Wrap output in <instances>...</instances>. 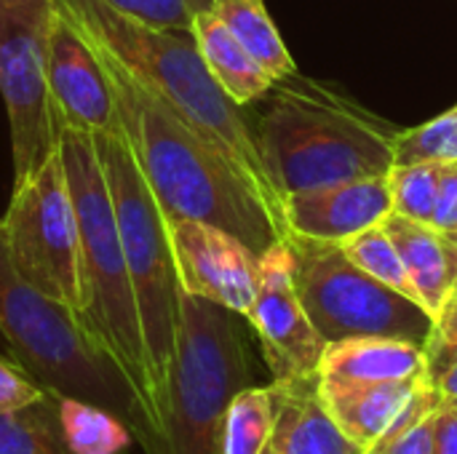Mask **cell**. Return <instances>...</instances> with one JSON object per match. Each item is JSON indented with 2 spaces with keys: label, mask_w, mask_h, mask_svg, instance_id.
<instances>
[{
  "label": "cell",
  "mask_w": 457,
  "mask_h": 454,
  "mask_svg": "<svg viewBox=\"0 0 457 454\" xmlns=\"http://www.w3.org/2000/svg\"><path fill=\"white\" fill-rule=\"evenodd\" d=\"M96 51L112 80L120 134L163 214L217 225L241 238L254 254L278 244L287 235L284 222L233 163L110 54Z\"/></svg>",
  "instance_id": "cell-1"
},
{
  "label": "cell",
  "mask_w": 457,
  "mask_h": 454,
  "mask_svg": "<svg viewBox=\"0 0 457 454\" xmlns=\"http://www.w3.org/2000/svg\"><path fill=\"white\" fill-rule=\"evenodd\" d=\"M56 5L96 48L110 54L195 134L222 153L284 222L281 195L268 177L257 134L246 123L244 107L236 104L209 72L190 32L153 29L115 11L104 0H56Z\"/></svg>",
  "instance_id": "cell-2"
},
{
  "label": "cell",
  "mask_w": 457,
  "mask_h": 454,
  "mask_svg": "<svg viewBox=\"0 0 457 454\" xmlns=\"http://www.w3.org/2000/svg\"><path fill=\"white\" fill-rule=\"evenodd\" d=\"M254 134L268 177L284 201L303 190L386 177L394 169L399 131L337 91L300 80L295 72L270 88Z\"/></svg>",
  "instance_id": "cell-3"
},
{
  "label": "cell",
  "mask_w": 457,
  "mask_h": 454,
  "mask_svg": "<svg viewBox=\"0 0 457 454\" xmlns=\"http://www.w3.org/2000/svg\"><path fill=\"white\" fill-rule=\"evenodd\" d=\"M59 150L67 169L78 225H80L83 284H86L80 321L91 334V340L96 343V348L115 364V369L137 393L153 428V444L145 452L150 454L158 444V415L153 407L139 308H137V294L120 244L112 193L94 136L80 131H62Z\"/></svg>",
  "instance_id": "cell-4"
},
{
  "label": "cell",
  "mask_w": 457,
  "mask_h": 454,
  "mask_svg": "<svg viewBox=\"0 0 457 454\" xmlns=\"http://www.w3.org/2000/svg\"><path fill=\"white\" fill-rule=\"evenodd\" d=\"M0 337L19 361L51 393L99 404L123 417L142 452L153 444L150 420L115 369L96 348L80 316L35 289L11 262L0 227Z\"/></svg>",
  "instance_id": "cell-5"
},
{
  "label": "cell",
  "mask_w": 457,
  "mask_h": 454,
  "mask_svg": "<svg viewBox=\"0 0 457 454\" xmlns=\"http://www.w3.org/2000/svg\"><path fill=\"white\" fill-rule=\"evenodd\" d=\"M238 313L179 292L177 351L150 454H222V423L233 396L249 388V356Z\"/></svg>",
  "instance_id": "cell-6"
},
{
  "label": "cell",
  "mask_w": 457,
  "mask_h": 454,
  "mask_svg": "<svg viewBox=\"0 0 457 454\" xmlns=\"http://www.w3.org/2000/svg\"><path fill=\"white\" fill-rule=\"evenodd\" d=\"M94 142L112 193L120 244L137 294L147 369H150L153 407L158 415V436H161V409H163L169 372L177 351L179 292H182L174 268L166 214L158 206L145 174L139 171L123 134L94 136Z\"/></svg>",
  "instance_id": "cell-7"
},
{
  "label": "cell",
  "mask_w": 457,
  "mask_h": 454,
  "mask_svg": "<svg viewBox=\"0 0 457 454\" xmlns=\"http://www.w3.org/2000/svg\"><path fill=\"white\" fill-rule=\"evenodd\" d=\"M295 254V281L303 305L324 337H396L428 351L436 321L415 300L364 273L337 241L284 235Z\"/></svg>",
  "instance_id": "cell-8"
},
{
  "label": "cell",
  "mask_w": 457,
  "mask_h": 454,
  "mask_svg": "<svg viewBox=\"0 0 457 454\" xmlns=\"http://www.w3.org/2000/svg\"><path fill=\"white\" fill-rule=\"evenodd\" d=\"M0 227L13 268L46 297L80 316L86 300L83 246L62 150L32 179L13 187Z\"/></svg>",
  "instance_id": "cell-9"
},
{
  "label": "cell",
  "mask_w": 457,
  "mask_h": 454,
  "mask_svg": "<svg viewBox=\"0 0 457 454\" xmlns=\"http://www.w3.org/2000/svg\"><path fill=\"white\" fill-rule=\"evenodd\" d=\"M56 0H0V94L13 147V187L59 153L62 131L48 94V37Z\"/></svg>",
  "instance_id": "cell-10"
},
{
  "label": "cell",
  "mask_w": 457,
  "mask_h": 454,
  "mask_svg": "<svg viewBox=\"0 0 457 454\" xmlns=\"http://www.w3.org/2000/svg\"><path fill=\"white\" fill-rule=\"evenodd\" d=\"M265 364L276 383L311 380L319 375L324 337L316 332L295 281V254L281 238L260 254L257 294L246 313Z\"/></svg>",
  "instance_id": "cell-11"
},
{
  "label": "cell",
  "mask_w": 457,
  "mask_h": 454,
  "mask_svg": "<svg viewBox=\"0 0 457 454\" xmlns=\"http://www.w3.org/2000/svg\"><path fill=\"white\" fill-rule=\"evenodd\" d=\"M48 94L59 131L120 134L118 102L102 54L59 5L48 37Z\"/></svg>",
  "instance_id": "cell-12"
},
{
  "label": "cell",
  "mask_w": 457,
  "mask_h": 454,
  "mask_svg": "<svg viewBox=\"0 0 457 454\" xmlns=\"http://www.w3.org/2000/svg\"><path fill=\"white\" fill-rule=\"evenodd\" d=\"M179 289L212 300L246 318L260 278V254L233 233L190 219L166 217Z\"/></svg>",
  "instance_id": "cell-13"
},
{
  "label": "cell",
  "mask_w": 457,
  "mask_h": 454,
  "mask_svg": "<svg viewBox=\"0 0 457 454\" xmlns=\"http://www.w3.org/2000/svg\"><path fill=\"white\" fill-rule=\"evenodd\" d=\"M281 209L287 233L340 244L380 225L394 211V198L386 174L292 193L281 201Z\"/></svg>",
  "instance_id": "cell-14"
},
{
  "label": "cell",
  "mask_w": 457,
  "mask_h": 454,
  "mask_svg": "<svg viewBox=\"0 0 457 454\" xmlns=\"http://www.w3.org/2000/svg\"><path fill=\"white\" fill-rule=\"evenodd\" d=\"M431 375L391 383H324L316 377L319 396L335 423L364 450H372L428 388Z\"/></svg>",
  "instance_id": "cell-15"
},
{
  "label": "cell",
  "mask_w": 457,
  "mask_h": 454,
  "mask_svg": "<svg viewBox=\"0 0 457 454\" xmlns=\"http://www.w3.org/2000/svg\"><path fill=\"white\" fill-rule=\"evenodd\" d=\"M383 230L399 249L418 302L436 321L457 289V241L434 225L412 222L394 211L383 219Z\"/></svg>",
  "instance_id": "cell-16"
},
{
  "label": "cell",
  "mask_w": 457,
  "mask_h": 454,
  "mask_svg": "<svg viewBox=\"0 0 457 454\" xmlns=\"http://www.w3.org/2000/svg\"><path fill=\"white\" fill-rule=\"evenodd\" d=\"M276 431L273 454H367L324 407L316 377L276 383Z\"/></svg>",
  "instance_id": "cell-17"
},
{
  "label": "cell",
  "mask_w": 457,
  "mask_h": 454,
  "mask_svg": "<svg viewBox=\"0 0 457 454\" xmlns=\"http://www.w3.org/2000/svg\"><path fill=\"white\" fill-rule=\"evenodd\" d=\"M423 375H431L423 345L396 337H351L327 343L316 377L324 383H391Z\"/></svg>",
  "instance_id": "cell-18"
},
{
  "label": "cell",
  "mask_w": 457,
  "mask_h": 454,
  "mask_svg": "<svg viewBox=\"0 0 457 454\" xmlns=\"http://www.w3.org/2000/svg\"><path fill=\"white\" fill-rule=\"evenodd\" d=\"M190 35L209 72L236 104H252L260 96L270 94V88L276 86L265 67L236 40V35L212 8L195 13Z\"/></svg>",
  "instance_id": "cell-19"
},
{
  "label": "cell",
  "mask_w": 457,
  "mask_h": 454,
  "mask_svg": "<svg viewBox=\"0 0 457 454\" xmlns=\"http://www.w3.org/2000/svg\"><path fill=\"white\" fill-rule=\"evenodd\" d=\"M56 420L72 454H129L137 444L131 425L115 412L56 393Z\"/></svg>",
  "instance_id": "cell-20"
},
{
  "label": "cell",
  "mask_w": 457,
  "mask_h": 454,
  "mask_svg": "<svg viewBox=\"0 0 457 454\" xmlns=\"http://www.w3.org/2000/svg\"><path fill=\"white\" fill-rule=\"evenodd\" d=\"M212 11L225 21L236 40L265 67L273 80H284L297 72L295 59L262 0H212Z\"/></svg>",
  "instance_id": "cell-21"
},
{
  "label": "cell",
  "mask_w": 457,
  "mask_h": 454,
  "mask_svg": "<svg viewBox=\"0 0 457 454\" xmlns=\"http://www.w3.org/2000/svg\"><path fill=\"white\" fill-rule=\"evenodd\" d=\"M276 431V385L238 391L225 412L222 454H262Z\"/></svg>",
  "instance_id": "cell-22"
},
{
  "label": "cell",
  "mask_w": 457,
  "mask_h": 454,
  "mask_svg": "<svg viewBox=\"0 0 457 454\" xmlns=\"http://www.w3.org/2000/svg\"><path fill=\"white\" fill-rule=\"evenodd\" d=\"M0 454H72L59 431L56 393L48 391L32 407L0 415Z\"/></svg>",
  "instance_id": "cell-23"
},
{
  "label": "cell",
  "mask_w": 457,
  "mask_h": 454,
  "mask_svg": "<svg viewBox=\"0 0 457 454\" xmlns=\"http://www.w3.org/2000/svg\"><path fill=\"white\" fill-rule=\"evenodd\" d=\"M343 252L364 270L370 273L372 278H378L380 284H386L388 289L410 297L418 302V294H415V286L407 276V268L399 257V249L394 246V241L388 238V233L383 230V222L380 225H372L345 241H340ZM420 305V302H418Z\"/></svg>",
  "instance_id": "cell-24"
},
{
  "label": "cell",
  "mask_w": 457,
  "mask_h": 454,
  "mask_svg": "<svg viewBox=\"0 0 457 454\" xmlns=\"http://www.w3.org/2000/svg\"><path fill=\"white\" fill-rule=\"evenodd\" d=\"M445 163L457 161V107L445 115L396 134L394 142V166L410 163Z\"/></svg>",
  "instance_id": "cell-25"
},
{
  "label": "cell",
  "mask_w": 457,
  "mask_h": 454,
  "mask_svg": "<svg viewBox=\"0 0 457 454\" xmlns=\"http://www.w3.org/2000/svg\"><path fill=\"white\" fill-rule=\"evenodd\" d=\"M394 214L407 217L412 222L434 225L436 211V187H439V163H410L394 166L388 171Z\"/></svg>",
  "instance_id": "cell-26"
},
{
  "label": "cell",
  "mask_w": 457,
  "mask_h": 454,
  "mask_svg": "<svg viewBox=\"0 0 457 454\" xmlns=\"http://www.w3.org/2000/svg\"><path fill=\"white\" fill-rule=\"evenodd\" d=\"M436 407H439V396L431 380L428 388L404 412V417L372 450H367V454H434Z\"/></svg>",
  "instance_id": "cell-27"
},
{
  "label": "cell",
  "mask_w": 457,
  "mask_h": 454,
  "mask_svg": "<svg viewBox=\"0 0 457 454\" xmlns=\"http://www.w3.org/2000/svg\"><path fill=\"white\" fill-rule=\"evenodd\" d=\"M115 11L153 29L190 32L198 11L212 8V0H104Z\"/></svg>",
  "instance_id": "cell-28"
},
{
  "label": "cell",
  "mask_w": 457,
  "mask_h": 454,
  "mask_svg": "<svg viewBox=\"0 0 457 454\" xmlns=\"http://www.w3.org/2000/svg\"><path fill=\"white\" fill-rule=\"evenodd\" d=\"M46 393H48V388L43 383H37L19 361L0 356V415L32 407Z\"/></svg>",
  "instance_id": "cell-29"
},
{
  "label": "cell",
  "mask_w": 457,
  "mask_h": 454,
  "mask_svg": "<svg viewBox=\"0 0 457 454\" xmlns=\"http://www.w3.org/2000/svg\"><path fill=\"white\" fill-rule=\"evenodd\" d=\"M434 227H439L445 233H457V161L439 163Z\"/></svg>",
  "instance_id": "cell-30"
},
{
  "label": "cell",
  "mask_w": 457,
  "mask_h": 454,
  "mask_svg": "<svg viewBox=\"0 0 457 454\" xmlns=\"http://www.w3.org/2000/svg\"><path fill=\"white\" fill-rule=\"evenodd\" d=\"M457 353V292L436 318L434 337L428 343V372Z\"/></svg>",
  "instance_id": "cell-31"
},
{
  "label": "cell",
  "mask_w": 457,
  "mask_h": 454,
  "mask_svg": "<svg viewBox=\"0 0 457 454\" xmlns=\"http://www.w3.org/2000/svg\"><path fill=\"white\" fill-rule=\"evenodd\" d=\"M434 454H457V404L439 401L434 415Z\"/></svg>",
  "instance_id": "cell-32"
},
{
  "label": "cell",
  "mask_w": 457,
  "mask_h": 454,
  "mask_svg": "<svg viewBox=\"0 0 457 454\" xmlns=\"http://www.w3.org/2000/svg\"><path fill=\"white\" fill-rule=\"evenodd\" d=\"M431 380H434L439 401H455L457 404V353L431 369Z\"/></svg>",
  "instance_id": "cell-33"
},
{
  "label": "cell",
  "mask_w": 457,
  "mask_h": 454,
  "mask_svg": "<svg viewBox=\"0 0 457 454\" xmlns=\"http://www.w3.org/2000/svg\"><path fill=\"white\" fill-rule=\"evenodd\" d=\"M262 454H273V447L268 444V447H265V452H262Z\"/></svg>",
  "instance_id": "cell-34"
},
{
  "label": "cell",
  "mask_w": 457,
  "mask_h": 454,
  "mask_svg": "<svg viewBox=\"0 0 457 454\" xmlns=\"http://www.w3.org/2000/svg\"><path fill=\"white\" fill-rule=\"evenodd\" d=\"M453 238H455V241H457V235H453ZM455 292H457V289H455Z\"/></svg>",
  "instance_id": "cell-35"
},
{
  "label": "cell",
  "mask_w": 457,
  "mask_h": 454,
  "mask_svg": "<svg viewBox=\"0 0 457 454\" xmlns=\"http://www.w3.org/2000/svg\"><path fill=\"white\" fill-rule=\"evenodd\" d=\"M450 235H457V233H450Z\"/></svg>",
  "instance_id": "cell-36"
}]
</instances>
